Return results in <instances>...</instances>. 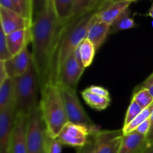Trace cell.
<instances>
[{
    "label": "cell",
    "instance_id": "1",
    "mask_svg": "<svg viewBox=\"0 0 153 153\" xmlns=\"http://www.w3.org/2000/svg\"><path fill=\"white\" fill-rule=\"evenodd\" d=\"M63 25L52 0H46L43 9L34 16L31 27V55L40 78V88L49 83L51 61Z\"/></svg>",
    "mask_w": 153,
    "mask_h": 153
},
{
    "label": "cell",
    "instance_id": "2",
    "mask_svg": "<svg viewBox=\"0 0 153 153\" xmlns=\"http://www.w3.org/2000/svg\"><path fill=\"white\" fill-rule=\"evenodd\" d=\"M98 9L76 19H70L63 25L51 61L49 83L56 85L61 66L87 38L91 25L97 19Z\"/></svg>",
    "mask_w": 153,
    "mask_h": 153
},
{
    "label": "cell",
    "instance_id": "3",
    "mask_svg": "<svg viewBox=\"0 0 153 153\" xmlns=\"http://www.w3.org/2000/svg\"><path fill=\"white\" fill-rule=\"evenodd\" d=\"M40 112L49 137H57L68 122L61 90L58 85L48 83L40 90Z\"/></svg>",
    "mask_w": 153,
    "mask_h": 153
},
{
    "label": "cell",
    "instance_id": "4",
    "mask_svg": "<svg viewBox=\"0 0 153 153\" xmlns=\"http://www.w3.org/2000/svg\"><path fill=\"white\" fill-rule=\"evenodd\" d=\"M33 60V59H32ZM15 114L28 117L39 105L40 82L34 61L23 75L14 78Z\"/></svg>",
    "mask_w": 153,
    "mask_h": 153
},
{
    "label": "cell",
    "instance_id": "5",
    "mask_svg": "<svg viewBox=\"0 0 153 153\" xmlns=\"http://www.w3.org/2000/svg\"><path fill=\"white\" fill-rule=\"evenodd\" d=\"M48 134L40 106L28 116L27 126V150L28 153H47Z\"/></svg>",
    "mask_w": 153,
    "mask_h": 153
},
{
    "label": "cell",
    "instance_id": "6",
    "mask_svg": "<svg viewBox=\"0 0 153 153\" xmlns=\"http://www.w3.org/2000/svg\"><path fill=\"white\" fill-rule=\"evenodd\" d=\"M58 87L61 90L68 122L85 126L91 131L92 134L100 131V127L93 122L82 107L76 90L61 86Z\"/></svg>",
    "mask_w": 153,
    "mask_h": 153
},
{
    "label": "cell",
    "instance_id": "7",
    "mask_svg": "<svg viewBox=\"0 0 153 153\" xmlns=\"http://www.w3.org/2000/svg\"><path fill=\"white\" fill-rule=\"evenodd\" d=\"M85 70V68L74 52L61 66L57 78L56 85L76 91Z\"/></svg>",
    "mask_w": 153,
    "mask_h": 153
},
{
    "label": "cell",
    "instance_id": "8",
    "mask_svg": "<svg viewBox=\"0 0 153 153\" xmlns=\"http://www.w3.org/2000/svg\"><path fill=\"white\" fill-rule=\"evenodd\" d=\"M92 134L86 126L67 122L57 136L63 145L80 148L85 146Z\"/></svg>",
    "mask_w": 153,
    "mask_h": 153
},
{
    "label": "cell",
    "instance_id": "9",
    "mask_svg": "<svg viewBox=\"0 0 153 153\" xmlns=\"http://www.w3.org/2000/svg\"><path fill=\"white\" fill-rule=\"evenodd\" d=\"M93 135L97 153H119L124 136L123 129H100Z\"/></svg>",
    "mask_w": 153,
    "mask_h": 153
},
{
    "label": "cell",
    "instance_id": "10",
    "mask_svg": "<svg viewBox=\"0 0 153 153\" xmlns=\"http://www.w3.org/2000/svg\"><path fill=\"white\" fill-rule=\"evenodd\" d=\"M1 28L6 34L14 31L28 29L31 27L32 22L26 19L18 12L0 6Z\"/></svg>",
    "mask_w": 153,
    "mask_h": 153
},
{
    "label": "cell",
    "instance_id": "11",
    "mask_svg": "<svg viewBox=\"0 0 153 153\" xmlns=\"http://www.w3.org/2000/svg\"><path fill=\"white\" fill-rule=\"evenodd\" d=\"M28 117L16 114L10 143V153H28L27 126Z\"/></svg>",
    "mask_w": 153,
    "mask_h": 153
},
{
    "label": "cell",
    "instance_id": "12",
    "mask_svg": "<svg viewBox=\"0 0 153 153\" xmlns=\"http://www.w3.org/2000/svg\"><path fill=\"white\" fill-rule=\"evenodd\" d=\"M15 116V105L0 111V153H10Z\"/></svg>",
    "mask_w": 153,
    "mask_h": 153
},
{
    "label": "cell",
    "instance_id": "13",
    "mask_svg": "<svg viewBox=\"0 0 153 153\" xmlns=\"http://www.w3.org/2000/svg\"><path fill=\"white\" fill-rule=\"evenodd\" d=\"M131 3L128 1L107 2L103 0L97 10V19L111 25L120 15L129 7Z\"/></svg>",
    "mask_w": 153,
    "mask_h": 153
},
{
    "label": "cell",
    "instance_id": "14",
    "mask_svg": "<svg viewBox=\"0 0 153 153\" xmlns=\"http://www.w3.org/2000/svg\"><path fill=\"white\" fill-rule=\"evenodd\" d=\"M32 61V55L28 51V47L10 59L4 61V67L8 77L14 79L23 75L27 71Z\"/></svg>",
    "mask_w": 153,
    "mask_h": 153
},
{
    "label": "cell",
    "instance_id": "15",
    "mask_svg": "<svg viewBox=\"0 0 153 153\" xmlns=\"http://www.w3.org/2000/svg\"><path fill=\"white\" fill-rule=\"evenodd\" d=\"M149 146L146 136L133 131L124 134L119 153H143Z\"/></svg>",
    "mask_w": 153,
    "mask_h": 153
},
{
    "label": "cell",
    "instance_id": "16",
    "mask_svg": "<svg viewBox=\"0 0 153 153\" xmlns=\"http://www.w3.org/2000/svg\"><path fill=\"white\" fill-rule=\"evenodd\" d=\"M7 46L12 56L17 55L31 43V28L6 34Z\"/></svg>",
    "mask_w": 153,
    "mask_h": 153
},
{
    "label": "cell",
    "instance_id": "17",
    "mask_svg": "<svg viewBox=\"0 0 153 153\" xmlns=\"http://www.w3.org/2000/svg\"><path fill=\"white\" fill-rule=\"evenodd\" d=\"M111 25L96 19L88 31L87 39L95 46L97 51L102 46L108 36L110 34Z\"/></svg>",
    "mask_w": 153,
    "mask_h": 153
},
{
    "label": "cell",
    "instance_id": "18",
    "mask_svg": "<svg viewBox=\"0 0 153 153\" xmlns=\"http://www.w3.org/2000/svg\"><path fill=\"white\" fill-rule=\"evenodd\" d=\"M15 105L14 79L8 78L0 84V111Z\"/></svg>",
    "mask_w": 153,
    "mask_h": 153
},
{
    "label": "cell",
    "instance_id": "19",
    "mask_svg": "<svg viewBox=\"0 0 153 153\" xmlns=\"http://www.w3.org/2000/svg\"><path fill=\"white\" fill-rule=\"evenodd\" d=\"M97 49L94 45L86 38L79 44L75 53L80 62L82 63V66L86 69L92 64Z\"/></svg>",
    "mask_w": 153,
    "mask_h": 153
},
{
    "label": "cell",
    "instance_id": "20",
    "mask_svg": "<svg viewBox=\"0 0 153 153\" xmlns=\"http://www.w3.org/2000/svg\"><path fill=\"white\" fill-rule=\"evenodd\" d=\"M102 1L103 0H75L70 19H76L97 10Z\"/></svg>",
    "mask_w": 153,
    "mask_h": 153
},
{
    "label": "cell",
    "instance_id": "21",
    "mask_svg": "<svg viewBox=\"0 0 153 153\" xmlns=\"http://www.w3.org/2000/svg\"><path fill=\"white\" fill-rule=\"evenodd\" d=\"M82 97L88 105L97 111L105 110L107 108L111 102L110 97H107L97 95L90 92L88 89L82 91Z\"/></svg>",
    "mask_w": 153,
    "mask_h": 153
},
{
    "label": "cell",
    "instance_id": "22",
    "mask_svg": "<svg viewBox=\"0 0 153 153\" xmlns=\"http://www.w3.org/2000/svg\"><path fill=\"white\" fill-rule=\"evenodd\" d=\"M52 2L60 22L64 24L70 20L75 0H52Z\"/></svg>",
    "mask_w": 153,
    "mask_h": 153
},
{
    "label": "cell",
    "instance_id": "23",
    "mask_svg": "<svg viewBox=\"0 0 153 153\" xmlns=\"http://www.w3.org/2000/svg\"><path fill=\"white\" fill-rule=\"evenodd\" d=\"M137 26L135 21L130 14L129 8L123 12L119 17L112 23L111 25L110 34H114L118 31H123V30L131 29Z\"/></svg>",
    "mask_w": 153,
    "mask_h": 153
},
{
    "label": "cell",
    "instance_id": "24",
    "mask_svg": "<svg viewBox=\"0 0 153 153\" xmlns=\"http://www.w3.org/2000/svg\"><path fill=\"white\" fill-rule=\"evenodd\" d=\"M153 110V102L149 107L143 109L129 124H128L126 126L123 127V131L124 134H129V133L132 132L133 131L136 129L137 128V126L140 125L142 123L144 122L145 120H146L147 119H149V117H150L151 113H152Z\"/></svg>",
    "mask_w": 153,
    "mask_h": 153
},
{
    "label": "cell",
    "instance_id": "25",
    "mask_svg": "<svg viewBox=\"0 0 153 153\" xmlns=\"http://www.w3.org/2000/svg\"><path fill=\"white\" fill-rule=\"evenodd\" d=\"M12 1L19 14L33 22L34 7L31 0H12Z\"/></svg>",
    "mask_w": 153,
    "mask_h": 153
},
{
    "label": "cell",
    "instance_id": "26",
    "mask_svg": "<svg viewBox=\"0 0 153 153\" xmlns=\"http://www.w3.org/2000/svg\"><path fill=\"white\" fill-rule=\"evenodd\" d=\"M131 100L135 102L143 109L149 107L153 102V97L151 95L149 89L140 88L134 94Z\"/></svg>",
    "mask_w": 153,
    "mask_h": 153
},
{
    "label": "cell",
    "instance_id": "27",
    "mask_svg": "<svg viewBox=\"0 0 153 153\" xmlns=\"http://www.w3.org/2000/svg\"><path fill=\"white\" fill-rule=\"evenodd\" d=\"M143 110V109L137 103H136L135 102L131 100L129 105H128L126 114L123 126H126L128 124H129Z\"/></svg>",
    "mask_w": 153,
    "mask_h": 153
},
{
    "label": "cell",
    "instance_id": "28",
    "mask_svg": "<svg viewBox=\"0 0 153 153\" xmlns=\"http://www.w3.org/2000/svg\"><path fill=\"white\" fill-rule=\"evenodd\" d=\"M12 57L7 46L6 34L0 28V61H7Z\"/></svg>",
    "mask_w": 153,
    "mask_h": 153
},
{
    "label": "cell",
    "instance_id": "29",
    "mask_svg": "<svg viewBox=\"0 0 153 153\" xmlns=\"http://www.w3.org/2000/svg\"><path fill=\"white\" fill-rule=\"evenodd\" d=\"M62 146L63 144L58 137H52L48 135L47 153H61Z\"/></svg>",
    "mask_w": 153,
    "mask_h": 153
},
{
    "label": "cell",
    "instance_id": "30",
    "mask_svg": "<svg viewBox=\"0 0 153 153\" xmlns=\"http://www.w3.org/2000/svg\"><path fill=\"white\" fill-rule=\"evenodd\" d=\"M76 153H97V147H96L95 140L93 134H91L89 140L85 146L78 148Z\"/></svg>",
    "mask_w": 153,
    "mask_h": 153
},
{
    "label": "cell",
    "instance_id": "31",
    "mask_svg": "<svg viewBox=\"0 0 153 153\" xmlns=\"http://www.w3.org/2000/svg\"><path fill=\"white\" fill-rule=\"evenodd\" d=\"M87 89L91 93H94V94H97V95L102 96V97H110V94H109L108 91L107 89H105V88L101 86H97V85H92V86L89 87Z\"/></svg>",
    "mask_w": 153,
    "mask_h": 153
},
{
    "label": "cell",
    "instance_id": "32",
    "mask_svg": "<svg viewBox=\"0 0 153 153\" xmlns=\"http://www.w3.org/2000/svg\"><path fill=\"white\" fill-rule=\"evenodd\" d=\"M151 126H152V124H151V122L149 118V119L145 120L143 123H142L139 126H137V128L134 131H137L140 134L146 136L148 133H149V130H150Z\"/></svg>",
    "mask_w": 153,
    "mask_h": 153
},
{
    "label": "cell",
    "instance_id": "33",
    "mask_svg": "<svg viewBox=\"0 0 153 153\" xmlns=\"http://www.w3.org/2000/svg\"><path fill=\"white\" fill-rule=\"evenodd\" d=\"M33 3V7H34V16L40 12L44 7L45 4L46 2V0H31Z\"/></svg>",
    "mask_w": 153,
    "mask_h": 153
},
{
    "label": "cell",
    "instance_id": "34",
    "mask_svg": "<svg viewBox=\"0 0 153 153\" xmlns=\"http://www.w3.org/2000/svg\"><path fill=\"white\" fill-rule=\"evenodd\" d=\"M8 78V75L4 67V61H0V84L4 82Z\"/></svg>",
    "mask_w": 153,
    "mask_h": 153
},
{
    "label": "cell",
    "instance_id": "35",
    "mask_svg": "<svg viewBox=\"0 0 153 153\" xmlns=\"http://www.w3.org/2000/svg\"><path fill=\"white\" fill-rule=\"evenodd\" d=\"M0 6L3 7H5V8L10 9V10H14V11H16V9L15 7L14 4H13L12 0H0Z\"/></svg>",
    "mask_w": 153,
    "mask_h": 153
},
{
    "label": "cell",
    "instance_id": "36",
    "mask_svg": "<svg viewBox=\"0 0 153 153\" xmlns=\"http://www.w3.org/2000/svg\"><path fill=\"white\" fill-rule=\"evenodd\" d=\"M152 85H153V73L146 79V80L143 81V82L141 84V85H140V88H147L148 89V88H150Z\"/></svg>",
    "mask_w": 153,
    "mask_h": 153
},
{
    "label": "cell",
    "instance_id": "37",
    "mask_svg": "<svg viewBox=\"0 0 153 153\" xmlns=\"http://www.w3.org/2000/svg\"><path fill=\"white\" fill-rule=\"evenodd\" d=\"M146 140H147L148 143L149 144V146L153 144V125H152L149 133H148V134L146 135Z\"/></svg>",
    "mask_w": 153,
    "mask_h": 153
},
{
    "label": "cell",
    "instance_id": "38",
    "mask_svg": "<svg viewBox=\"0 0 153 153\" xmlns=\"http://www.w3.org/2000/svg\"><path fill=\"white\" fill-rule=\"evenodd\" d=\"M107 2H115V1H131V2H134V1H140V0H105Z\"/></svg>",
    "mask_w": 153,
    "mask_h": 153
},
{
    "label": "cell",
    "instance_id": "39",
    "mask_svg": "<svg viewBox=\"0 0 153 153\" xmlns=\"http://www.w3.org/2000/svg\"><path fill=\"white\" fill-rule=\"evenodd\" d=\"M146 16H150V17H152L153 19V4L151 5L150 8L149 9V10H148V12H147V13L146 14Z\"/></svg>",
    "mask_w": 153,
    "mask_h": 153
},
{
    "label": "cell",
    "instance_id": "40",
    "mask_svg": "<svg viewBox=\"0 0 153 153\" xmlns=\"http://www.w3.org/2000/svg\"><path fill=\"white\" fill-rule=\"evenodd\" d=\"M143 153H153V144L150 145V146L144 151Z\"/></svg>",
    "mask_w": 153,
    "mask_h": 153
},
{
    "label": "cell",
    "instance_id": "41",
    "mask_svg": "<svg viewBox=\"0 0 153 153\" xmlns=\"http://www.w3.org/2000/svg\"><path fill=\"white\" fill-rule=\"evenodd\" d=\"M149 120H150L151 124H152V125H153V110H152V113H151L150 117H149Z\"/></svg>",
    "mask_w": 153,
    "mask_h": 153
},
{
    "label": "cell",
    "instance_id": "42",
    "mask_svg": "<svg viewBox=\"0 0 153 153\" xmlns=\"http://www.w3.org/2000/svg\"><path fill=\"white\" fill-rule=\"evenodd\" d=\"M148 89H149V92H150L151 95H152V97H153V85H152V86H151L150 88H148Z\"/></svg>",
    "mask_w": 153,
    "mask_h": 153
}]
</instances>
